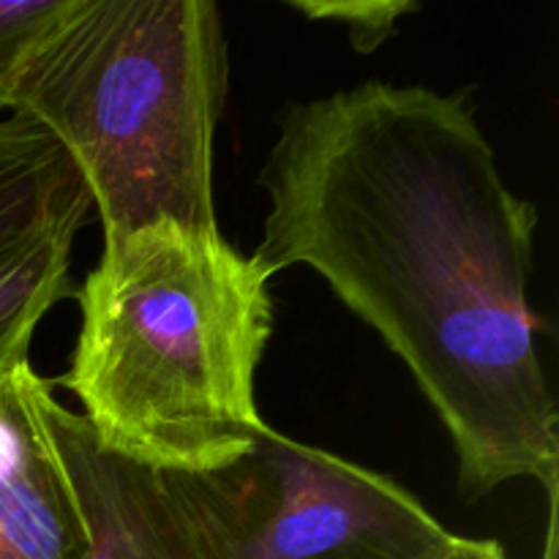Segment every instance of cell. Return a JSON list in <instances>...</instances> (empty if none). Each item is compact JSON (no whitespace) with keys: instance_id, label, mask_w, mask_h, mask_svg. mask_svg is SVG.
Listing matches in <instances>:
<instances>
[{"instance_id":"6da1fadb","label":"cell","mask_w":559,"mask_h":559,"mask_svg":"<svg viewBox=\"0 0 559 559\" xmlns=\"http://www.w3.org/2000/svg\"><path fill=\"white\" fill-rule=\"evenodd\" d=\"M251 260L320 273L402 358L469 502L559 480V409L527 298L538 211L506 183L467 93L366 80L293 102L260 169Z\"/></svg>"},{"instance_id":"7a4b0ae2","label":"cell","mask_w":559,"mask_h":559,"mask_svg":"<svg viewBox=\"0 0 559 559\" xmlns=\"http://www.w3.org/2000/svg\"><path fill=\"white\" fill-rule=\"evenodd\" d=\"M267 282L222 233L164 222L104 240L74 293L80 333L60 377L104 453L153 473H207L254 442Z\"/></svg>"},{"instance_id":"3957f363","label":"cell","mask_w":559,"mask_h":559,"mask_svg":"<svg viewBox=\"0 0 559 559\" xmlns=\"http://www.w3.org/2000/svg\"><path fill=\"white\" fill-rule=\"evenodd\" d=\"M227 85L211 0H71L27 58L9 109L63 147L104 240L164 222L213 235Z\"/></svg>"},{"instance_id":"277c9868","label":"cell","mask_w":559,"mask_h":559,"mask_svg":"<svg viewBox=\"0 0 559 559\" xmlns=\"http://www.w3.org/2000/svg\"><path fill=\"white\" fill-rule=\"evenodd\" d=\"M158 475L200 559H437L453 538L396 480L267 424L224 467Z\"/></svg>"},{"instance_id":"5b68a950","label":"cell","mask_w":559,"mask_h":559,"mask_svg":"<svg viewBox=\"0 0 559 559\" xmlns=\"http://www.w3.org/2000/svg\"><path fill=\"white\" fill-rule=\"evenodd\" d=\"M52 404L31 347L0 355V559L91 557V522L55 437Z\"/></svg>"},{"instance_id":"8992f818","label":"cell","mask_w":559,"mask_h":559,"mask_svg":"<svg viewBox=\"0 0 559 559\" xmlns=\"http://www.w3.org/2000/svg\"><path fill=\"white\" fill-rule=\"evenodd\" d=\"M52 426L91 522L87 559H200L162 475L104 453L85 420L58 399Z\"/></svg>"},{"instance_id":"52a82bcc","label":"cell","mask_w":559,"mask_h":559,"mask_svg":"<svg viewBox=\"0 0 559 559\" xmlns=\"http://www.w3.org/2000/svg\"><path fill=\"white\" fill-rule=\"evenodd\" d=\"M91 211L71 207L0 243V355L31 347L44 314L76 293L71 246Z\"/></svg>"},{"instance_id":"ba28073f","label":"cell","mask_w":559,"mask_h":559,"mask_svg":"<svg viewBox=\"0 0 559 559\" xmlns=\"http://www.w3.org/2000/svg\"><path fill=\"white\" fill-rule=\"evenodd\" d=\"M80 205L93 202L63 147L25 115L0 120V243Z\"/></svg>"},{"instance_id":"9c48e42d","label":"cell","mask_w":559,"mask_h":559,"mask_svg":"<svg viewBox=\"0 0 559 559\" xmlns=\"http://www.w3.org/2000/svg\"><path fill=\"white\" fill-rule=\"evenodd\" d=\"M71 0H0V109H9L16 80L44 33Z\"/></svg>"},{"instance_id":"30bf717a","label":"cell","mask_w":559,"mask_h":559,"mask_svg":"<svg viewBox=\"0 0 559 559\" xmlns=\"http://www.w3.org/2000/svg\"><path fill=\"white\" fill-rule=\"evenodd\" d=\"M284 5L311 22L344 25L358 52H374L396 33L402 16L420 9L415 0H287Z\"/></svg>"},{"instance_id":"8fae6325","label":"cell","mask_w":559,"mask_h":559,"mask_svg":"<svg viewBox=\"0 0 559 559\" xmlns=\"http://www.w3.org/2000/svg\"><path fill=\"white\" fill-rule=\"evenodd\" d=\"M437 559H506V551H502V546L497 540L453 535L448 549Z\"/></svg>"},{"instance_id":"7c38bea8","label":"cell","mask_w":559,"mask_h":559,"mask_svg":"<svg viewBox=\"0 0 559 559\" xmlns=\"http://www.w3.org/2000/svg\"><path fill=\"white\" fill-rule=\"evenodd\" d=\"M546 500H549V516H546L544 555H540V559H559V480L546 486Z\"/></svg>"}]
</instances>
